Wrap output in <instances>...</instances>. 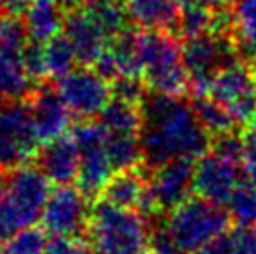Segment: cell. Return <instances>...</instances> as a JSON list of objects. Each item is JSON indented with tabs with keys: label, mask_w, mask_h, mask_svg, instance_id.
Returning a JSON list of instances; mask_svg holds the SVG:
<instances>
[{
	"label": "cell",
	"mask_w": 256,
	"mask_h": 254,
	"mask_svg": "<svg viewBox=\"0 0 256 254\" xmlns=\"http://www.w3.org/2000/svg\"><path fill=\"white\" fill-rule=\"evenodd\" d=\"M140 146L150 166L202 159L212 146L194 105L182 98L150 94L140 103Z\"/></svg>",
	"instance_id": "cell-1"
},
{
	"label": "cell",
	"mask_w": 256,
	"mask_h": 254,
	"mask_svg": "<svg viewBox=\"0 0 256 254\" xmlns=\"http://www.w3.org/2000/svg\"><path fill=\"white\" fill-rule=\"evenodd\" d=\"M50 182L38 166H19L0 178V241L36 224L50 196Z\"/></svg>",
	"instance_id": "cell-2"
},
{
	"label": "cell",
	"mask_w": 256,
	"mask_h": 254,
	"mask_svg": "<svg viewBox=\"0 0 256 254\" xmlns=\"http://www.w3.org/2000/svg\"><path fill=\"white\" fill-rule=\"evenodd\" d=\"M88 238L100 254H150L152 234L140 212L101 200L92 210Z\"/></svg>",
	"instance_id": "cell-3"
},
{
	"label": "cell",
	"mask_w": 256,
	"mask_h": 254,
	"mask_svg": "<svg viewBox=\"0 0 256 254\" xmlns=\"http://www.w3.org/2000/svg\"><path fill=\"white\" fill-rule=\"evenodd\" d=\"M138 54L142 78L148 90L157 96L182 98L189 86L182 47L170 32L138 34Z\"/></svg>",
	"instance_id": "cell-4"
},
{
	"label": "cell",
	"mask_w": 256,
	"mask_h": 254,
	"mask_svg": "<svg viewBox=\"0 0 256 254\" xmlns=\"http://www.w3.org/2000/svg\"><path fill=\"white\" fill-rule=\"evenodd\" d=\"M228 224L230 213L226 210L202 198H191L170 212L164 232L184 254H196L208 243L224 236Z\"/></svg>",
	"instance_id": "cell-5"
},
{
	"label": "cell",
	"mask_w": 256,
	"mask_h": 254,
	"mask_svg": "<svg viewBox=\"0 0 256 254\" xmlns=\"http://www.w3.org/2000/svg\"><path fill=\"white\" fill-rule=\"evenodd\" d=\"M182 56L194 98H206L210 84L219 75V71L242 60L238 43L228 34L189 38L182 47Z\"/></svg>",
	"instance_id": "cell-6"
},
{
	"label": "cell",
	"mask_w": 256,
	"mask_h": 254,
	"mask_svg": "<svg viewBox=\"0 0 256 254\" xmlns=\"http://www.w3.org/2000/svg\"><path fill=\"white\" fill-rule=\"evenodd\" d=\"M28 42L21 19L0 17V103H19L32 92L34 78L24 66Z\"/></svg>",
	"instance_id": "cell-7"
},
{
	"label": "cell",
	"mask_w": 256,
	"mask_h": 254,
	"mask_svg": "<svg viewBox=\"0 0 256 254\" xmlns=\"http://www.w3.org/2000/svg\"><path fill=\"white\" fill-rule=\"evenodd\" d=\"M206 98L219 103L236 126H250L256 120V73L245 60L226 66L212 80Z\"/></svg>",
	"instance_id": "cell-8"
},
{
	"label": "cell",
	"mask_w": 256,
	"mask_h": 254,
	"mask_svg": "<svg viewBox=\"0 0 256 254\" xmlns=\"http://www.w3.org/2000/svg\"><path fill=\"white\" fill-rule=\"evenodd\" d=\"M28 105L0 103V170L24 166L40 150Z\"/></svg>",
	"instance_id": "cell-9"
},
{
	"label": "cell",
	"mask_w": 256,
	"mask_h": 254,
	"mask_svg": "<svg viewBox=\"0 0 256 254\" xmlns=\"http://www.w3.org/2000/svg\"><path fill=\"white\" fill-rule=\"evenodd\" d=\"M72 136L77 142L80 168H78V189L86 196L105 192L112 180L114 166L105 148V136L100 124L84 122L75 127Z\"/></svg>",
	"instance_id": "cell-10"
},
{
	"label": "cell",
	"mask_w": 256,
	"mask_h": 254,
	"mask_svg": "<svg viewBox=\"0 0 256 254\" xmlns=\"http://www.w3.org/2000/svg\"><path fill=\"white\" fill-rule=\"evenodd\" d=\"M88 196L72 185L56 187L42 213V228L54 240H77L90 222Z\"/></svg>",
	"instance_id": "cell-11"
},
{
	"label": "cell",
	"mask_w": 256,
	"mask_h": 254,
	"mask_svg": "<svg viewBox=\"0 0 256 254\" xmlns=\"http://www.w3.org/2000/svg\"><path fill=\"white\" fill-rule=\"evenodd\" d=\"M56 92L64 99L72 114L78 118L101 116L112 101V88L101 73L90 68L73 70L70 75L58 80Z\"/></svg>",
	"instance_id": "cell-12"
},
{
	"label": "cell",
	"mask_w": 256,
	"mask_h": 254,
	"mask_svg": "<svg viewBox=\"0 0 256 254\" xmlns=\"http://www.w3.org/2000/svg\"><path fill=\"white\" fill-rule=\"evenodd\" d=\"M194 192V164L192 161H170L154 168L148 182V206L144 213L174 212L191 200Z\"/></svg>",
	"instance_id": "cell-13"
},
{
	"label": "cell",
	"mask_w": 256,
	"mask_h": 254,
	"mask_svg": "<svg viewBox=\"0 0 256 254\" xmlns=\"http://www.w3.org/2000/svg\"><path fill=\"white\" fill-rule=\"evenodd\" d=\"M242 162L212 150L194 164V192L210 204L228 206L242 185Z\"/></svg>",
	"instance_id": "cell-14"
},
{
	"label": "cell",
	"mask_w": 256,
	"mask_h": 254,
	"mask_svg": "<svg viewBox=\"0 0 256 254\" xmlns=\"http://www.w3.org/2000/svg\"><path fill=\"white\" fill-rule=\"evenodd\" d=\"M64 36L72 43L78 64L82 66H96L110 42L107 32L101 28L88 8L72 10L66 15Z\"/></svg>",
	"instance_id": "cell-15"
},
{
	"label": "cell",
	"mask_w": 256,
	"mask_h": 254,
	"mask_svg": "<svg viewBox=\"0 0 256 254\" xmlns=\"http://www.w3.org/2000/svg\"><path fill=\"white\" fill-rule=\"evenodd\" d=\"M32 124L42 144L66 136L72 124V110L64 99L52 90H38L28 103Z\"/></svg>",
	"instance_id": "cell-16"
},
{
	"label": "cell",
	"mask_w": 256,
	"mask_h": 254,
	"mask_svg": "<svg viewBox=\"0 0 256 254\" xmlns=\"http://www.w3.org/2000/svg\"><path fill=\"white\" fill-rule=\"evenodd\" d=\"M96 71L107 80H129L142 77V64L138 54V34L126 30L108 42L105 54L96 64Z\"/></svg>",
	"instance_id": "cell-17"
},
{
	"label": "cell",
	"mask_w": 256,
	"mask_h": 254,
	"mask_svg": "<svg viewBox=\"0 0 256 254\" xmlns=\"http://www.w3.org/2000/svg\"><path fill=\"white\" fill-rule=\"evenodd\" d=\"M38 168L45 174L50 184L64 187L75 182L80 168V157L75 138L72 134H66L62 138L45 144L38 154Z\"/></svg>",
	"instance_id": "cell-18"
},
{
	"label": "cell",
	"mask_w": 256,
	"mask_h": 254,
	"mask_svg": "<svg viewBox=\"0 0 256 254\" xmlns=\"http://www.w3.org/2000/svg\"><path fill=\"white\" fill-rule=\"evenodd\" d=\"M128 19L144 32L178 28L184 0H124Z\"/></svg>",
	"instance_id": "cell-19"
},
{
	"label": "cell",
	"mask_w": 256,
	"mask_h": 254,
	"mask_svg": "<svg viewBox=\"0 0 256 254\" xmlns=\"http://www.w3.org/2000/svg\"><path fill=\"white\" fill-rule=\"evenodd\" d=\"M22 24L30 42L47 43L64 30V4L60 0H30L28 10L22 17Z\"/></svg>",
	"instance_id": "cell-20"
},
{
	"label": "cell",
	"mask_w": 256,
	"mask_h": 254,
	"mask_svg": "<svg viewBox=\"0 0 256 254\" xmlns=\"http://www.w3.org/2000/svg\"><path fill=\"white\" fill-rule=\"evenodd\" d=\"M103 194L108 204L144 213L148 206V182L136 170H124L112 176Z\"/></svg>",
	"instance_id": "cell-21"
},
{
	"label": "cell",
	"mask_w": 256,
	"mask_h": 254,
	"mask_svg": "<svg viewBox=\"0 0 256 254\" xmlns=\"http://www.w3.org/2000/svg\"><path fill=\"white\" fill-rule=\"evenodd\" d=\"M234 40L240 50L256 58V0H234L230 6Z\"/></svg>",
	"instance_id": "cell-22"
},
{
	"label": "cell",
	"mask_w": 256,
	"mask_h": 254,
	"mask_svg": "<svg viewBox=\"0 0 256 254\" xmlns=\"http://www.w3.org/2000/svg\"><path fill=\"white\" fill-rule=\"evenodd\" d=\"M43 58H45L47 77L56 78V80L70 75L75 70V64L78 62L72 43L68 42V38L64 34L43 43Z\"/></svg>",
	"instance_id": "cell-23"
},
{
	"label": "cell",
	"mask_w": 256,
	"mask_h": 254,
	"mask_svg": "<svg viewBox=\"0 0 256 254\" xmlns=\"http://www.w3.org/2000/svg\"><path fill=\"white\" fill-rule=\"evenodd\" d=\"M96 17V21L101 24V28L107 32V36L112 40L116 36L124 34L128 30V14L126 6L120 0H96L88 6Z\"/></svg>",
	"instance_id": "cell-24"
},
{
	"label": "cell",
	"mask_w": 256,
	"mask_h": 254,
	"mask_svg": "<svg viewBox=\"0 0 256 254\" xmlns=\"http://www.w3.org/2000/svg\"><path fill=\"white\" fill-rule=\"evenodd\" d=\"M194 110L198 114V120L202 122V126L206 127V131L210 134H222L232 133V129L236 127L234 120L230 118V114L219 105L214 99L210 98H196L194 101Z\"/></svg>",
	"instance_id": "cell-25"
},
{
	"label": "cell",
	"mask_w": 256,
	"mask_h": 254,
	"mask_svg": "<svg viewBox=\"0 0 256 254\" xmlns=\"http://www.w3.org/2000/svg\"><path fill=\"white\" fill-rule=\"evenodd\" d=\"M230 219H234L238 226H252L256 222V184L242 182L228 202Z\"/></svg>",
	"instance_id": "cell-26"
},
{
	"label": "cell",
	"mask_w": 256,
	"mask_h": 254,
	"mask_svg": "<svg viewBox=\"0 0 256 254\" xmlns=\"http://www.w3.org/2000/svg\"><path fill=\"white\" fill-rule=\"evenodd\" d=\"M49 241L43 228L30 226L12 236L4 243L2 254H47Z\"/></svg>",
	"instance_id": "cell-27"
},
{
	"label": "cell",
	"mask_w": 256,
	"mask_h": 254,
	"mask_svg": "<svg viewBox=\"0 0 256 254\" xmlns=\"http://www.w3.org/2000/svg\"><path fill=\"white\" fill-rule=\"evenodd\" d=\"M242 168L249 182L256 184V120L242 134Z\"/></svg>",
	"instance_id": "cell-28"
},
{
	"label": "cell",
	"mask_w": 256,
	"mask_h": 254,
	"mask_svg": "<svg viewBox=\"0 0 256 254\" xmlns=\"http://www.w3.org/2000/svg\"><path fill=\"white\" fill-rule=\"evenodd\" d=\"M232 254H256V228L238 226L228 234Z\"/></svg>",
	"instance_id": "cell-29"
},
{
	"label": "cell",
	"mask_w": 256,
	"mask_h": 254,
	"mask_svg": "<svg viewBox=\"0 0 256 254\" xmlns=\"http://www.w3.org/2000/svg\"><path fill=\"white\" fill-rule=\"evenodd\" d=\"M24 66H26L30 77L34 78V80L47 77L45 58H43V43L28 42L26 49H24Z\"/></svg>",
	"instance_id": "cell-30"
},
{
	"label": "cell",
	"mask_w": 256,
	"mask_h": 254,
	"mask_svg": "<svg viewBox=\"0 0 256 254\" xmlns=\"http://www.w3.org/2000/svg\"><path fill=\"white\" fill-rule=\"evenodd\" d=\"M47 254H94L84 241L77 240H52Z\"/></svg>",
	"instance_id": "cell-31"
},
{
	"label": "cell",
	"mask_w": 256,
	"mask_h": 254,
	"mask_svg": "<svg viewBox=\"0 0 256 254\" xmlns=\"http://www.w3.org/2000/svg\"><path fill=\"white\" fill-rule=\"evenodd\" d=\"M30 6V0H0V15L10 19L24 17Z\"/></svg>",
	"instance_id": "cell-32"
},
{
	"label": "cell",
	"mask_w": 256,
	"mask_h": 254,
	"mask_svg": "<svg viewBox=\"0 0 256 254\" xmlns=\"http://www.w3.org/2000/svg\"><path fill=\"white\" fill-rule=\"evenodd\" d=\"M150 254H184V252L174 245V241L166 236V232H159L152 240Z\"/></svg>",
	"instance_id": "cell-33"
},
{
	"label": "cell",
	"mask_w": 256,
	"mask_h": 254,
	"mask_svg": "<svg viewBox=\"0 0 256 254\" xmlns=\"http://www.w3.org/2000/svg\"><path fill=\"white\" fill-rule=\"evenodd\" d=\"M196 254H232V245H230V238L228 234L220 236L212 243H208L204 248H200Z\"/></svg>",
	"instance_id": "cell-34"
},
{
	"label": "cell",
	"mask_w": 256,
	"mask_h": 254,
	"mask_svg": "<svg viewBox=\"0 0 256 254\" xmlns=\"http://www.w3.org/2000/svg\"><path fill=\"white\" fill-rule=\"evenodd\" d=\"M184 4H196L210 10H228L234 4V0H184Z\"/></svg>",
	"instance_id": "cell-35"
},
{
	"label": "cell",
	"mask_w": 256,
	"mask_h": 254,
	"mask_svg": "<svg viewBox=\"0 0 256 254\" xmlns=\"http://www.w3.org/2000/svg\"><path fill=\"white\" fill-rule=\"evenodd\" d=\"M62 4H64V8H68L70 12L72 10H80V8H88L90 4H94L96 0H60Z\"/></svg>",
	"instance_id": "cell-36"
},
{
	"label": "cell",
	"mask_w": 256,
	"mask_h": 254,
	"mask_svg": "<svg viewBox=\"0 0 256 254\" xmlns=\"http://www.w3.org/2000/svg\"><path fill=\"white\" fill-rule=\"evenodd\" d=\"M254 73H256V58H254Z\"/></svg>",
	"instance_id": "cell-37"
}]
</instances>
